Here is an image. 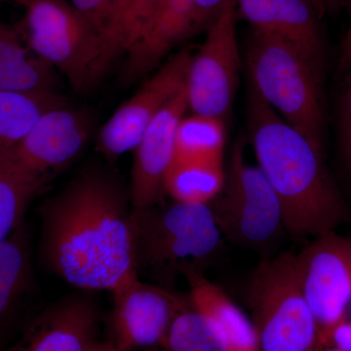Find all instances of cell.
<instances>
[{
  "label": "cell",
  "instance_id": "obj_1",
  "mask_svg": "<svg viewBox=\"0 0 351 351\" xmlns=\"http://www.w3.org/2000/svg\"><path fill=\"white\" fill-rule=\"evenodd\" d=\"M129 189L105 168L82 171L38 209L46 269L83 292L112 293L138 276Z\"/></svg>",
  "mask_w": 351,
  "mask_h": 351
},
{
  "label": "cell",
  "instance_id": "obj_2",
  "mask_svg": "<svg viewBox=\"0 0 351 351\" xmlns=\"http://www.w3.org/2000/svg\"><path fill=\"white\" fill-rule=\"evenodd\" d=\"M247 114L258 166L280 202L285 232L298 239L334 232L346 211L322 147L288 124L251 85Z\"/></svg>",
  "mask_w": 351,
  "mask_h": 351
},
{
  "label": "cell",
  "instance_id": "obj_3",
  "mask_svg": "<svg viewBox=\"0 0 351 351\" xmlns=\"http://www.w3.org/2000/svg\"><path fill=\"white\" fill-rule=\"evenodd\" d=\"M132 239L138 277L170 290L179 277L204 272L223 242L209 205L177 201L132 209Z\"/></svg>",
  "mask_w": 351,
  "mask_h": 351
},
{
  "label": "cell",
  "instance_id": "obj_4",
  "mask_svg": "<svg viewBox=\"0 0 351 351\" xmlns=\"http://www.w3.org/2000/svg\"><path fill=\"white\" fill-rule=\"evenodd\" d=\"M250 85L288 124L322 147L320 69L293 44L253 31L247 46Z\"/></svg>",
  "mask_w": 351,
  "mask_h": 351
},
{
  "label": "cell",
  "instance_id": "obj_5",
  "mask_svg": "<svg viewBox=\"0 0 351 351\" xmlns=\"http://www.w3.org/2000/svg\"><path fill=\"white\" fill-rule=\"evenodd\" d=\"M18 29L34 54L59 69L75 91L93 89L110 69L97 31L68 0H27Z\"/></svg>",
  "mask_w": 351,
  "mask_h": 351
},
{
  "label": "cell",
  "instance_id": "obj_6",
  "mask_svg": "<svg viewBox=\"0 0 351 351\" xmlns=\"http://www.w3.org/2000/svg\"><path fill=\"white\" fill-rule=\"evenodd\" d=\"M258 351H316L320 332L299 283L295 255L267 258L254 270L248 287Z\"/></svg>",
  "mask_w": 351,
  "mask_h": 351
},
{
  "label": "cell",
  "instance_id": "obj_7",
  "mask_svg": "<svg viewBox=\"0 0 351 351\" xmlns=\"http://www.w3.org/2000/svg\"><path fill=\"white\" fill-rule=\"evenodd\" d=\"M208 205L223 239L239 246H265L285 230L276 191L258 165L247 163L241 142L233 149L223 189Z\"/></svg>",
  "mask_w": 351,
  "mask_h": 351
},
{
  "label": "cell",
  "instance_id": "obj_8",
  "mask_svg": "<svg viewBox=\"0 0 351 351\" xmlns=\"http://www.w3.org/2000/svg\"><path fill=\"white\" fill-rule=\"evenodd\" d=\"M237 0H232L207 27L186 75L189 110L226 121L239 87L240 53L237 38Z\"/></svg>",
  "mask_w": 351,
  "mask_h": 351
},
{
  "label": "cell",
  "instance_id": "obj_9",
  "mask_svg": "<svg viewBox=\"0 0 351 351\" xmlns=\"http://www.w3.org/2000/svg\"><path fill=\"white\" fill-rule=\"evenodd\" d=\"M295 267L321 337L348 318L351 304V240L335 232L319 235L295 255Z\"/></svg>",
  "mask_w": 351,
  "mask_h": 351
},
{
  "label": "cell",
  "instance_id": "obj_10",
  "mask_svg": "<svg viewBox=\"0 0 351 351\" xmlns=\"http://www.w3.org/2000/svg\"><path fill=\"white\" fill-rule=\"evenodd\" d=\"M112 294L110 339L120 351L160 346L175 316L189 301V297L144 282L138 276Z\"/></svg>",
  "mask_w": 351,
  "mask_h": 351
},
{
  "label": "cell",
  "instance_id": "obj_11",
  "mask_svg": "<svg viewBox=\"0 0 351 351\" xmlns=\"http://www.w3.org/2000/svg\"><path fill=\"white\" fill-rule=\"evenodd\" d=\"M191 57L189 50L171 57L124 101L99 133L97 149L106 158L117 159L135 151L152 120L186 84Z\"/></svg>",
  "mask_w": 351,
  "mask_h": 351
},
{
  "label": "cell",
  "instance_id": "obj_12",
  "mask_svg": "<svg viewBox=\"0 0 351 351\" xmlns=\"http://www.w3.org/2000/svg\"><path fill=\"white\" fill-rule=\"evenodd\" d=\"M91 131L86 113L64 107L54 108L38 120L17 144L0 151L7 162L50 182L80 156Z\"/></svg>",
  "mask_w": 351,
  "mask_h": 351
},
{
  "label": "cell",
  "instance_id": "obj_13",
  "mask_svg": "<svg viewBox=\"0 0 351 351\" xmlns=\"http://www.w3.org/2000/svg\"><path fill=\"white\" fill-rule=\"evenodd\" d=\"M189 110L186 84L147 127L135 149L129 193L132 208L164 203L165 178L175 156L176 134Z\"/></svg>",
  "mask_w": 351,
  "mask_h": 351
},
{
  "label": "cell",
  "instance_id": "obj_14",
  "mask_svg": "<svg viewBox=\"0 0 351 351\" xmlns=\"http://www.w3.org/2000/svg\"><path fill=\"white\" fill-rule=\"evenodd\" d=\"M85 293L66 295L44 307L5 351H89L97 341L100 313Z\"/></svg>",
  "mask_w": 351,
  "mask_h": 351
},
{
  "label": "cell",
  "instance_id": "obj_15",
  "mask_svg": "<svg viewBox=\"0 0 351 351\" xmlns=\"http://www.w3.org/2000/svg\"><path fill=\"white\" fill-rule=\"evenodd\" d=\"M201 31H206V25L189 0H161L151 24L124 55L122 84L144 77L176 46Z\"/></svg>",
  "mask_w": 351,
  "mask_h": 351
},
{
  "label": "cell",
  "instance_id": "obj_16",
  "mask_svg": "<svg viewBox=\"0 0 351 351\" xmlns=\"http://www.w3.org/2000/svg\"><path fill=\"white\" fill-rule=\"evenodd\" d=\"M237 19L293 44L321 69L320 12L313 0H237Z\"/></svg>",
  "mask_w": 351,
  "mask_h": 351
},
{
  "label": "cell",
  "instance_id": "obj_17",
  "mask_svg": "<svg viewBox=\"0 0 351 351\" xmlns=\"http://www.w3.org/2000/svg\"><path fill=\"white\" fill-rule=\"evenodd\" d=\"M32 284L31 243L24 223L0 242V350L8 346Z\"/></svg>",
  "mask_w": 351,
  "mask_h": 351
},
{
  "label": "cell",
  "instance_id": "obj_18",
  "mask_svg": "<svg viewBox=\"0 0 351 351\" xmlns=\"http://www.w3.org/2000/svg\"><path fill=\"white\" fill-rule=\"evenodd\" d=\"M55 69L27 47L17 27L0 20V91H54Z\"/></svg>",
  "mask_w": 351,
  "mask_h": 351
},
{
  "label": "cell",
  "instance_id": "obj_19",
  "mask_svg": "<svg viewBox=\"0 0 351 351\" xmlns=\"http://www.w3.org/2000/svg\"><path fill=\"white\" fill-rule=\"evenodd\" d=\"M184 278L191 304L223 330L230 351H258L253 323L223 289L206 278L204 272H189Z\"/></svg>",
  "mask_w": 351,
  "mask_h": 351
},
{
  "label": "cell",
  "instance_id": "obj_20",
  "mask_svg": "<svg viewBox=\"0 0 351 351\" xmlns=\"http://www.w3.org/2000/svg\"><path fill=\"white\" fill-rule=\"evenodd\" d=\"M64 106L55 91H0V151L19 143L46 112Z\"/></svg>",
  "mask_w": 351,
  "mask_h": 351
},
{
  "label": "cell",
  "instance_id": "obj_21",
  "mask_svg": "<svg viewBox=\"0 0 351 351\" xmlns=\"http://www.w3.org/2000/svg\"><path fill=\"white\" fill-rule=\"evenodd\" d=\"M223 160L173 159L165 178V193L177 202L209 204L225 184Z\"/></svg>",
  "mask_w": 351,
  "mask_h": 351
},
{
  "label": "cell",
  "instance_id": "obj_22",
  "mask_svg": "<svg viewBox=\"0 0 351 351\" xmlns=\"http://www.w3.org/2000/svg\"><path fill=\"white\" fill-rule=\"evenodd\" d=\"M49 182L20 170L0 156V242L24 225L27 207Z\"/></svg>",
  "mask_w": 351,
  "mask_h": 351
},
{
  "label": "cell",
  "instance_id": "obj_23",
  "mask_svg": "<svg viewBox=\"0 0 351 351\" xmlns=\"http://www.w3.org/2000/svg\"><path fill=\"white\" fill-rule=\"evenodd\" d=\"M160 348L163 351H230L223 330L189 300L175 316Z\"/></svg>",
  "mask_w": 351,
  "mask_h": 351
},
{
  "label": "cell",
  "instance_id": "obj_24",
  "mask_svg": "<svg viewBox=\"0 0 351 351\" xmlns=\"http://www.w3.org/2000/svg\"><path fill=\"white\" fill-rule=\"evenodd\" d=\"M226 121L193 113L184 117L176 134L174 159L223 160Z\"/></svg>",
  "mask_w": 351,
  "mask_h": 351
},
{
  "label": "cell",
  "instance_id": "obj_25",
  "mask_svg": "<svg viewBox=\"0 0 351 351\" xmlns=\"http://www.w3.org/2000/svg\"><path fill=\"white\" fill-rule=\"evenodd\" d=\"M161 0H119L117 27L110 45V60L125 55L151 24Z\"/></svg>",
  "mask_w": 351,
  "mask_h": 351
},
{
  "label": "cell",
  "instance_id": "obj_26",
  "mask_svg": "<svg viewBox=\"0 0 351 351\" xmlns=\"http://www.w3.org/2000/svg\"><path fill=\"white\" fill-rule=\"evenodd\" d=\"M100 32L106 43L108 64L110 60V45L117 27L119 0H68Z\"/></svg>",
  "mask_w": 351,
  "mask_h": 351
},
{
  "label": "cell",
  "instance_id": "obj_27",
  "mask_svg": "<svg viewBox=\"0 0 351 351\" xmlns=\"http://www.w3.org/2000/svg\"><path fill=\"white\" fill-rule=\"evenodd\" d=\"M320 346L351 351V320L346 318L325 332L320 337Z\"/></svg>",
  "mask_w": 351,
  "mask_h": 351
},
{
  "label": "cell",
  "instance_id": "obj_28",
  "mask_svg": "<svg viewBox=\"0 0 351 351\" xmlns=\"http://www.w3.org/2000/svg\"><path fill=\"white\" fill-rule=\"evenodd\" d=\"M343 143L346 167L351 182V78L346 90L343 112Z\"/></svg>",
  "mask_w": 351,
  "mask_h": 351
},
{
  "label": "cell",
  "instance_id": "obj_29",
  "mask_svg": "<svg viewBox=\"0 0 351 351\" xmlns=\"http://www.w3.org/2000/svg\"><path fill=\"white\" fill-rule=\"evenodd\" d=\"M189 1L199 13L201 19L204 22L207 29V27L225 8L226 4L232 0H189Z\"/></svg>",
  "mask_w": 351,
  "mask_h": 351
},
{
  "label": "cell",
  "instance_id": "obj_30",
  "mask_svg": "<svg viewBox=\"0 0 351 351\" xmlns=\"http://www.w3.org/2000/svg\"><path fill=\"white\" fill-rule=\"evenodd\" d=\"M89 351H120L110 339L105 341H96Z\"/></svg>",
  "mask_w": 351,
  "mask_h": 351
},
{
  "label": "cell",
  "instance_id": "obj_31",
  "mask_svg": "<svg viewBox=\"0 0 351 351\" xmlns=\"http://www.w3.org/2000/svg\"><path fill=\"white\" fill-rule=\"evenodd\" d=\"M314 3H315L316 7H317L319 12H322L324 7L328 4V0H313Z\"/></svg>",
  "mask_w": 351,
  "mask_h": 351
},
{
  "label": "cell",
  "instance_id": "obj_32",
  "mask_svg": "<svg viewBox=\"0 0 351 351\" xmlns=\"http://www.w3.org/2000/svg\"><path fill=\"white\" fill-rule=\"evenodd\" d=\"M316 351H346L339 350V348H332V346H320Z\"/></svg>",
  "mask_w": 351,
  "mask_h": 351
},
{
  "label": "cell",
  "instance_id": "obj_33",
  "mask_svg": "<svg viewBox=\"0 0 351 351\" xmlns=\"http://www.w3.org/2000/svg\"><path fill=\"white\" fill-rule=\"evenodd\" d=\"M3 2H12V3L18 4V5L24 6L27 0H0Z\"/></svg>",
  "mask_w": 351,
  "mask_h": 351
},
{
  "label": "cell",
  "instance_id": "obj_34",
  "mask_svg": "<svg viewBox=\"0 0 351 351\" xmlns=\"http://www.w3.org/2000/svg\"><path fill=\"white\" fill-rule=\"evenodd\" d=\"M138 351H163V350L160 348V346H156V348H145V350Z\"/></svg>",
  "mask_w": 351,
  "mask_h": 351
},
{
  "label": "cell",
  "instance_id": "obj_35",
  "mask_svg": "<svg viewBox=\"0 0 351 351\" xmlns=\"http://www.w3.org/2000/svg\"><path fill=\"white\" fill-rule=\"evenodd\" d=\"M350 2V19H351V0H348ZM348 40H350V43L351 44V23H350V36H348Z\"/></svg>",
  "mask_w": 351,
  "mask_h": 351
},
{
  "label": "cell",
  "instance_id": "obj_36",
  "mask_svg": "<svg viewBox=\"0 0 351 351\" xmlns=\"http://www.w3.org/2000/svg\"><path fill=\"white\" fill-rule=\"evenodd\" d=\"M339 1H341V0H328V4H336Z\"/></svg>",
  "mask_w": 351,
  "mask_h": 351
},
{
  "label": "cell",
  "instance_id": "obj_37",
  "mask_svg": "<svg viewBox=\"0 0 351 351\" xmlns=\"http://www.w3.org/2000/svg\"><path fill=\"white\" fill-rule=\"evenodd\" d=\"M0 351H5V350H0Z\"/></svg>",
  "mask_w": 351,
  "mask_h": 351
}]
</instances>
